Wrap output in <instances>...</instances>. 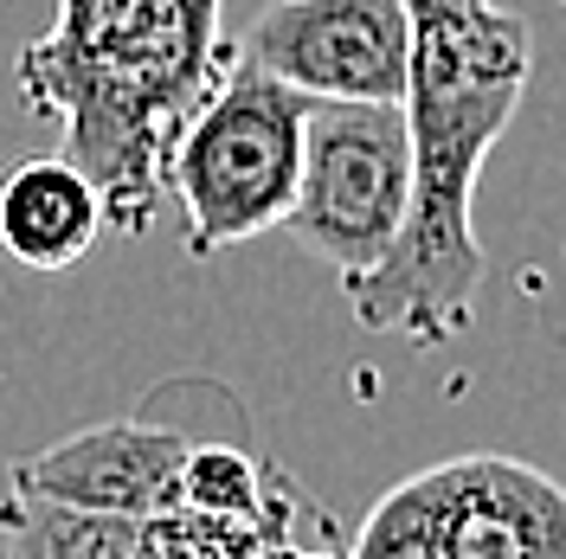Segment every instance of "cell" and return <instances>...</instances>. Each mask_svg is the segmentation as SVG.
I'll use <instances>...</instances> for the list:
<instances>
[{"label":"cell","instance_id":"obj_4","mask_svg":"<svg viewBox=\"0 0 566 559\" xmlns=\"http://www.w3.org/2000/svg\"><path fill=\"white\" fill-rule=\"evenodd\" d=\"M412 193V141L399 104H310L296 200L277 232H290L342 283L367 277L392 251Z\"/></svg>","mask_w":566,"mask_h":559},{"label":"cell","instance_id":"obj_11","mask_svg":"<svg viewBox=\"0 0 566 559\" xmlns=\"http://www.w3.org/2000/svg\"><path fill=\"white\" fill-rule=\"evenodd\" d=\"M342 559H451L431 521V502H424V476H406L399 489L380 495L360 534L342 547Z\"/></svg>","mask_w":566,"mask_h":559},{"label":"cell","instance_id":"obj_10","mask_svg":"<svg viewBox=\"0 0 566 559\" xmlns=\"http://www.w3.org/2000/svg\"><path fill=\"white\" fill-rule=\"evenodd\" d=\"M264 527L207 508H155L142 515V553L148 559H264Z\"/></svg>","mask_w":566,"mask_h":559},{"label":"cell","instance_id":"obj_3","mask_svg":"<svg viewBox=\"0 0 566 559\" xmlns=\"http://www.w3.org/2000/svg\"><path fill=\"white\" fill-rule=\"evenodd\" d=\"M303 123H310V97L290 91L283 77L245 59L219 71V84L200 97V109L180 123L168 148V193L187 219V257H219L277 232L296 200Z\"/></svg>","mask_w":566,"mask_h":559},{"label":"cell","instance_id":"obj_7","mask_svg":"<svg viewBox=\"0 0 566 559\" xmlns=\"http://www.w3.org/2000/svg\"><path fill=\"white\" fill-rule=\"evenodd\" d=\"M200 431L187 424H161L155 412L116 424H91L71 431L45 451L20 456L7 470V489L45 495V502H71V508H104V515H155L175 502L180 456Z\"/></svg>","mask_w":566,"mask_h":559},{"label":"cell","instance_id":"obj_6","mask_svg":"<svg viewBox=\"0 0 566 559\" xmlns=\"http://www.w3.org/2000/svg\"><path fill=\"white\" fill-rule=\"evenodd\" d=\"M419 476L451 559H566V483L541 463L470 451Z\"/></svg>","mask_w":566,"mask_h":559},{"label":"cell","instance_id":"obj_9","mask_svg":"<svg viewBox=\"0 0 566 559\" xmlns=\"http://www.w3.org/2000/svg\"><path fill=\"white\" fill-rule=\"evenodd\" d=\"M0 540L7 559H148L136 515L71 508L20 489H0Z\"/></svg>","mask_w":566,"mask_h":559},{"label":"cell","instance_id":"obj_2","mask_svg":"<svg viewBox=\"0 0 566 559\" xmlns=\"http://www.w3.org/2000/svg\"><path fill=\"white\" fill-rule=\"evenodd\" d=\"M239 59L219 0H59L13 77L59 123V155L97 187L104 232L142 239L168 200V148Z\"/></svg>","mask_w":566,"mask_h":559},{"label":"cell","instance_id":"obj_8","mask_svg":"<svg viewBox=\"0 0 566 559\" xmlns=\"http://www.w3.org/2000/svg\"><path fill=\"white\" fill-rule=\"evenodd\" d=\"M104 239V200L65 155L20 161L0 180V251L20 271H71Z\"/></svg>","mask_w":566,"mask_h":559},{"label":"cell","instance_id":"obj_13","mask_svg":"<svg viewBox=\"0 0 566 559\" xmlns=\"http://www.w3.org/2000/svg\"><path fill=\"white\" fill-rule=\"evenodd\" d=\"M0 559H7V540H0Z\"/></svg>","mask_w":566,"mask_h":559},{"label":"cell","instance_id":"obj_14","mask_svg":"<svg viewBox=\"0 0 566 559\" xmlns=\"http://www.w3.org/2000/svg\"><path fill=\"white\" fill-rule=\"evenodd\" d=\"M560 7H566V0H560Z\"/></svg>","mask_w":566,"mask_h":559},{"label":"cell","instance_id":"obj_1","mask_svg":"<svg viewBox=\"0 0 566 559\" xmlns=\"http://www.w3.org/2000/svg\"><path fill=\"white\" fill-rule=\"evenodd\" d=\"M412 59H406V141L412 193L392 251L367 277L342 283L348 309L374 335L412 348H444L470 328L490 257L476 239V180L515 123L534 77V33L502 0H406Z\"/></svg>","mask_w":566,"mask_h":559},{"label":"cell","instance_id":"obj_12","mask_svg":"<svg viewBox=\"0 0 566 559\" xmlns=\"http://www.w3.org/2000/svg\"><path fill=\"white\" fill-rule=\"evenodd\" d=\"M316 515V508H310ZM303 515V521H310ZM303 521H290L283 534H271L264 540V559H342V547H335V534H322V540H303Z\"/></svg>","mask_w":566,"mask_h":559},{"label":"cell","instance_id":"obj_5","mask_svg":"<svg viewBox=\"0 0 566 559\" xmlns=\"http://www.w3.org/2000/svg\"><path fill=\"white\" fill-rule=\"evenodd\" d=\"M239 59L310 104H399L412 20L406 0H271L245 27Z\"/></svg>","mask_w":566,"mask_h":559}]
</instances>
